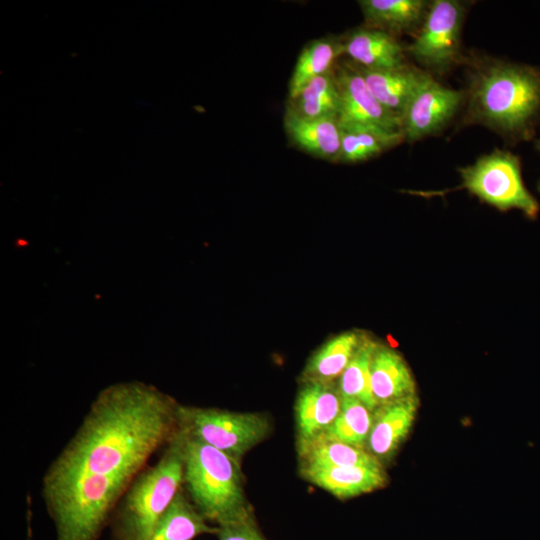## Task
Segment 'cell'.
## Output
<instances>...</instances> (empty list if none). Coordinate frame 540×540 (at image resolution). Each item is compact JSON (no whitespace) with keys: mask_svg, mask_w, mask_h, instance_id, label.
<instances>
[{"mask_svg":"<svg viewBox=\"0 0 540 540\" xmlns=\"http://www.w3.org/2000/svg\"><path fill=\"white\" fill-rule=\"evenodd\" d=\"M340 128L341 150L338 162L341 163L366 161L405 140L400 131L376 126L340 124Z\"/></svg>","mask_w":540,"mask_h":540,"instance_id":"44dd1931","label":"cell"},{"mask_svg":"<svg viewBox=\"0 0 540 540\" xmlns=\"http://www.w3.org/2000/svg\"><path fill=\"white\" fill-rule=\"evenodd\" d=\"M179 404L141 382L102 390L47 469L42 496L56 540H97L148 460L180 428Z\"/></svg>","mask_w":540,"mask_h":540,"instance_id":"6da1fadb","label":"cell"},{"mask_svg":"<svg viewBox=\"0 0 540 540\" xmlns=\"http://www.w3.org/2000/svg\"><path fill=\"white\" fill-rule=\"evenodd\" d=\"M537 148L540 149V140H538V142H537ZM538 190L540 192V181L538 183Z\"/></svg>","mask_w":540,"mask_h":540,"instance_id":"4316f807","label":"cell"},{"mask_svg":"<svg viewBox=\"0 0 540 540\" xmlns=\"http://www.w3.org/2000/svg\"><path fill=\"white\" fill-rule=\"evenodd\" d=\"M464 5L456 0H434L406 52L437 73L447 72L462 60L461 34Z\"/></svg>","mask_w":540,"mask_h":540,"instance_id":"52a82bcc","label":"cell"},{"mask_svg":"<svg viewBox=\"0 0 540 540\" xmlns=\"http://www.w3.org/2000/svg\"><path fill=\"white\" fill-rule=\"evenodd\" d=\"M185 441L180 425L157 463L134 479L111 518L113 540H151L158 520L181 489Z\"/></svg>","mask_w":540,"mask_h":540,"instance_id":"3957f363","label":"cell"},{"mask_svg":"<svg viewBox=\"0 0 540 540\" xmlns=\"http://www.w3.org/2000/svg\"><path fill=\"white\" fill-rule=\"evenodd\" d=\"M284 128L297 148L314 157L338 162L341 150L338 117L307 119L286 109Z\"/></svg>","mask_w":540,"mask_h":540,"instance_id":"4fadbf2b","label":"cell"},{"mask_svg":"<svg viewBox=\"0 0 540 540\" xmlns=\"http://www.w3.org/2000/svg\"><path fill=\"white\" fill-rule=\"evenodd\" d=\"M416 396L378 406L366 442L367 450L381 460L390 459L408 435L416 417Z\"/></svg>","mask_w":540,"mask_h":540,"instance_id":"30bf717a","label":"cell"},{"mask_svg":"<svg viewBox=\"0 0 540 540\" xmlns=\"http://www.w3.org/2000/svg\"><path fill=\"white\" fill-rule=\"evenodd\" d=\"M334 71L339 92L340 124L376 126L401 132V120L375 98L354 62L338 63Z\"/></svg>","mask_w":540,"mask_h":540,"instance_id":"9c48e42d","label":"cell"},{"mask_svg":"<svg viewBox=\"0 0 540 540\" xmlns=\"http://www.w3.org/2000/svg\"><path fill=\"white\" fill-rule=\"evenodd\" d=\"M356 66L375 98L400 120L408 101L427 73L408 63L391 69Z\"/></svg>","mask_w":540,"mask_h":540,"instance_id":"9a60e30c","label":"cell"},{"mask_svg":"<svg viewBox=\"0 0 540 540\" xmlns=\"http://www.w3.org/2000/svg\"><path fill=\"white\" fill-rule=\"evenodd\" d=\"M179 420L189 436L238 461L270 431L269 419L261 413L180 405Z\"/></svg>","mask_w":540,"mask_h":540,"instance_id":"8992f818","label":"cell"},{"mask_svg":"<svg viewBox=\"0 0 540 540\" xmlns=\"http://www.w3.org/2000/svg\"><path fill=\"white\" fill-rule=\"evenodd\" d=\"M341 403V394L333 383L305 382L295 406L298 441L324 433L338 416Z\"/></svg>","mask_w":540,"mask_h":540,"instance_id":"8fae6325","label":"cell"},{"mask_svg":"<svg viewBox=\"0 0 540 540\" xmlns=\"http://www.w3.org/2000/svg\"><path fill=\"white\" fill-rule=\"evenodd\" d=\"M362 336L355 331H347L327 341L308 361L303 371L304 381L333 383L336 378H340L353 358Z\"/></svg>","mask_w":540,"mask_h":540,"instance_id":"ffe728a7","label":"cell"},{"mask_svg":"<svg viewBox=\"0 0 540 540\" xmlns=\"http://www.w3.org/2000/svg\"><path fill=\"white\" fill-rule=\"evenodd\" d=\"M286 109L307 119L338 117L339 92L334 68L305 85L296 97L289 99Z\"/></svg>","mask_w":540,"mask_h":540,"instance_id":"603a6c76","label":"cell"},{"mask_svg":"<svg viewBox=\"0 0 540 540\" xmlns=\"http://www.w3.org/2000/svg\"><path fill=\"white\" fill-rule=\"evenodd\" d=\"M470 66L464 124L488 127L512 140H528L540 122V69L480 58Z\"/></svg>","mask_w":540,"mask_h":540,"instance_id":"7a4b0ae2","label":"cell"},{"mask_svg":"<svg viewBox=\"0 0 540 540\" xmlns=\"http://www.w3.org/2000/svg\"><path fill=\"white\" fill-rule=\"evenodd\" d=\"M219 540H266L262 535L253 513L236 521L217 526Z\"/></svg>","mask_w":540,"mask_h":540,"instance_id":"484cf974","label":"cell"},{"mask_svg":"<svg viewBox=\"0 0 540 540\" xmlns=\"http://www.w3.org/2000/svg\"><path fill=\"white\" fill-rule=\"evenodd\" d=\"M301 471L310 482L340 499L372 492L387 482L382 465L307 468Z\"/></svg>","mask_w":540,"mask_h":540,"instance_id":"2e32d148","label":"cell"},{"mask_svg":"<svg viewBox=\"0 0 540 540\" xmlns=\"http://www.w3.org/2000/svg\"><path fill=\"white\" fill-rule=\"evenodd\" d=\"M459 172L462 183L458 189L468 190L501 211L518 209L530 219L537 217L539 203L524 185L520 159L513 153L495 149Z\"/></svg>","mask_w":540,"mask_h":540,"instance_id":"5b68a950","label":"cell"},{"mask_svg":"<svg viewBox=\"0 0 540 540\" xmlns=\"http://www.w3.org/2000/svg\"><path fill=\"white\" fill-rule=\"evenodd\" d=\"M180 489L158 520L151 540H193L201 534L217 533Z\"/></svg>","mask_w":540,"mask_h":540,"instance_id":"d6986e66","label":"cell"},{"mask_svg":"<svg viewBox=\"0 0 540 540\" xmlns=\"http://www.w3.org/2000/svg\"><path fill=\"white\" fill-rule=\"evenodd\" d=\"M298 450L301 469L382 465L367 449L333 440L323 435L299 441Z\"/></svg>","mask_w":540,"mask_h":540,"instance_id":"ac0fdd59","label":"cell"},{"mask_svg":"<svg viewBox=\"0 0 540 540\" xmlns=\"http://www.w3.org/2000/svg\"><path fill=\"white\" fill-rule=\"evenodd\" d=\"M465 100V91L448 88L426 73L401 116L406 141H417L440 132Z\"/></svg>","mask_w":540,"mask_h":540,"instance_id":"ba28073f","label":"cell"},{"mask_svg":"<svg viewBox=\"0 0 540 540\" xmlns=\"http://www.w3.org/2000/svg\"><path fill=\"white\" fill-rule=\"evenodd\" d=\"M373 421V411L359 400L343 398L341 409L330 427L321 435L364 448Z\"/></svg>","mask_w":540,"mask_h":540,"instance_id":"d4e9b609","label":"cell"},{"mask_svg":"<svg viewBox=\"0 0 540 540\" xmlns=\"http://www.w3.org/2000/svg\"><path fill=\"white\" fill-rule=\"evenodd\" d=\"M369 27L395 34L416 35L425 19L429 2L425 0H360Z\"/></svg>","mask_w":540,"mask_h":540,"instance_id":"e0dca14e","label":"cell"},{"mask_svg":"<svg viewBox=\"0 0 540 540\" xmlns=\"http://www.w3.org/2000/svg\"><path fill=\"white\" fill-rule=\"evenodd\" d=\"M344 54L360 67L391 69L407 64L406 47L383 30L360 27L343 38Z\"/></svg>","mask_w":540,"mask_h":540,"instance_id":"7c38bea8","label":"cell"},{"mask_svg":"<svg viewBox=\"0 0 540 540\" xmlns=\"http://www.w3.org/2000/svg\"><path fill=\"white\" fill-rule=\"evenodd\" d=\"M371 387L378 406L415 396L416 384L402 356L384 345H376L371 360Z\"/></svg>","mask_w":540,"mask_h":540,"instance_id":"5bb4252c","label":"cell"},{"mask_svg":"<svg viewBox=\"0 0 540 540\" xmlns=\"http://www.w3.org/2000/svg\"><path fill=\"white\" fill-rule=\"evenodd\" d=\"M377 343L362 336L361 342L350 363L339 378L338 389L343 398L362 402L371 411L378 405L371 387V360Z\"/></svg>","mask_w":540,"mask_h":540,"instance_id":"cb8c5ba5","label":"cell"},{"mask_svg":"<svg viewBox=\"0 0 540 540\" xmlns=\"http://www.w3.org/2000/svg\"><path fill=\"white\" fill-rule=\"evenodd\" d=\"M342 54L343 38L322 37L308 43L294 66L288 86L289 99L296 97L311 80L332 70Z\"/></svg>","mask_w":540,"mask_h":540,"instance_id":"7402d4cb","label":"cell"},{"mask_svg":"<svg viewBox=\"0 0 540 540\" xmlns=\"http://www.w3.org/2000/svg\"><path fill=\"white\" fill-rule=\"evenodd\" d=\"M183 483L197 510L216 526L253 513L244 493L239 461L187 432Z\"/></svg>","mask_w":540,"mask_h":540,"instance_id":"277c9868","label":"cell"}]
</instances>
